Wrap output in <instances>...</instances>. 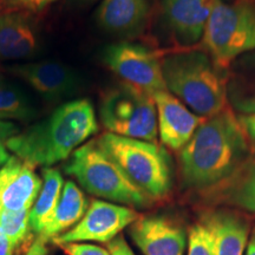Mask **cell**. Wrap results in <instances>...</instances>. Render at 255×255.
I'll return each mask as SVG.
<instances>
[{
    "label": "cell",
    "mask_w": 255,
    "mask_h": 255,
    "mask_svg": "<svg viewBox=\"0 0 255 255\" xmlns=\"http://www.w3.org/2000/svg\"><path fill=\"white\" fill-rule=\"evenodd\" d=\"M28 27H31L30 24L18 12L0 14V59L6 58L11 46Z\"/></svg>",
    "instance_id": "22"
},
{
    "label": "cell",
    "mask_w": 255,
    "mask_h": 255,
    "mask_svg": "<svg viewBox=\"0 0 255 255\" xmlns=\"http://www.w3.org/2000/svg\"><path fill=\"white\" fill-rule=\"evenodd\" d=\"M130 237L144 255H183L187 234L183 226L167 216H139L130 226Z\"/></svg>",
    "instance_id": "10"
},
{
    "label": "cell",
    "mask_w": 255,
    "mask_h": 255,
    "mask_svg": "<svg viewBox=\"0 0 255 255\" xmlns=\"http://www.w3.org/2000/svg\"><path fill=\"white\" fill-rule=\"evenodd\" d=\"M225 0H164V15L178 37L196 41L203 36L214 8Z\"/></svg>",
    "instance_id": "13"
},
{
    "label": "cell",
    "mask_w": 255,
    "mask_h": 255,
    "mask_svg": "<svg viewBox=\"0 0 255 255\" xmlns=\"http://www.w3.org/2000/svg\"><path fill=\"white\" fill-rule=\"evenodd\" d=\"M246 255H255V229L252 232L251 239L250 241H248Z\"/></svg>",
    "instance_id": "34"
},
{
    "label": "cell",
    "mask_w": 255,
    "mask_h": 255,
    "mask_svg": "<svg viewBox=\"0 0 255 255\" xmlns=\"http://www.w3.org/2000/svg\"><path fill=\"white\" fill-rule=\"evenodd\" d=\"M227 180L228 183L222 182L223 199L239 208L255 213V162H246Z\"/></svg>",
    "instance_id": "19"
},
{
    "label": "cell",
    "mask_w": 255,
    "mask_h": 255,
    "mask_svg": "<svg viewBox=\"0 0 255 255\" xmlns=\"http://www.w3.org/2000/svg\"><path fill=\"white\" fill-rule=\"evenodd\" d=\"M88 207V200L81 188L72 181H66L52 218L38 237L46 242L52 241L77 225L84 216Z\"/></svg>",
    "instance_id": "16"
},
{
    "label": "cell",
    "mask_w": 255,
    "mask_h": 255,
    "mask_svg": "<svg viewBox=\"0 0 255 255\" xmlns=\"http://www.w3.org/2000/svg\"><path fill=\"white\" fill-rule=\"evenodd\" d=\"M227 96L235 109L255 114V59L227 82Z\"/></svg>",
    "instance_id": "20"
},
{
    "label": "cell",
    "mask_w": 255,
    "mask_h": 255,
    "mask_svg": "<svg viewBox=\"0 0 255 255\" xmlns=\"http://www.w3.org/2000/svg\"><path fill=\"white\" fill-rule=\"evenodd\" d=\"M46 244L47 242L45 240H43V239L37 235L36 240L32 242L30 247H28L26 255H47Z\"/></svg>",
    "instance_id": "32"
},
{
    "label": "cell",
    "mask_w": 255,
    "mask_h": 255,
    "mask_svg": "<svg viewBox=\"0 0 255 255\" xmlns=\"http://www.w3.org/2000/svg\"><path fill=\"white\" fill-rule=\"evenodd\" d=\"M0 120H1V119H0Z\"/></svg>",
    "instance_id": "35"
},
{
    "label": "cell",
    "mask_w": 255,
    "mask_h": 255,
    "mask_svg": "<svg viewBox=\"0 0 255 255\" xmlns=\"http://www.w3.org/2000/svg\"><path fill=\"white\" fill-rule=\"evenodd\" d=\"M55 1L56 0H0V6L7 12H37Z\"/></svg>",
    "instance_id": "27"
},
{
    "label": "cell",
    "mask_w": 255,
    "mask_h": 255,
    "mask_svg": "<svg viewBox=\"0 0 255 255\" xmlns=\"http://www.w3.org/2000/svg\"><path fill=\"white\" fill-rule=\"evenodd\" d=\"M157 111V128L161 142L171 150H182L203 122L173 94L158 91L152 95Z\"/></svg>",
    "instance_id": "11"
},
{
    "label": "cell",
    "mask_w": 255,
    "mask_h": 255,
    "mask_svg": "<svg viewBox=\"0 0 255 255\" xmlns=\"http://www.w3.org/2000/svg\"><path fill=\"white\" fill-rule=\"evenodd\" d=\"M149 13V0H103L97 21L104 30L127 33L138 28Z\"/></svg>",
    "instance_id": "15"
},
{
    "label": "cell",
    "mask_w": 255,
    "mask_h": 255,
    "mask_svg": "<svg viewBox=\"0 0 255 255\" xmlns=\"http://www.w3.org/2000/svg\"><path fill=\"white\" fill-rule=\"evenodd\" d=\"M64 183L65 182L62 174L57 169H43V186L36 202L30 210V218H28L31 232L39 235L50 222L58 206Z\"/></svg>",
    "instance_id": "18"
},
{
    "label": "cell",
    "mask_w": 255,
    "mask_h": 255,
    "mask_svg": "<svg viewBox=\"0 0 255 255\" xmlns=\"http://www.w3.org/2000/svg\"><path fill=\"white\" fill-rule=\"evenodd\" d=\"M64 170L92 195L136 208L151 205L152 199L139 189L109 156L91 141L71 155Z\"/></svg>",
    "instance_id": "5"
},
{
    "label": "cell",
    "mask_w": 255,
    "mask_h": 255,
    "mask_svg": "<svg viewBox=\"0 0 255 255\" xmlns=\"http://www.w3.org/2000/svg\"><path fill=\"white\" fill-rule=\"evenodd\" d=\"M32 114L33 110L23 94L0 88V119H27Z\"/></svg>",
    "instance_id": "23"
},
{
    "label": "cell",
    "mask_w": 255,
    "mask_h": 255,
    "mask_svg": "<svg viewBox=\"0 0 255 255\" xmlns=\"http://www.w3.org/2000/svg\"><path fill=\"white\" fill-rule=\"evenodd\" d=\"M57 246L65 255H111L109 250L90 242H68Z\"/></svg>",
    "instance_id": "26"
},
{
    "label": "cell",
    "mask_w": 255,
    "mask_h": 255,
    "mask_svg": "<svg viewBox=\"0 0 255 255\" xmlns=\"http://www.w3.org/2000/svg\"><path fill=\"white\" fill-rule=\"evenodd\" d=\"M203 218L214 235L213 255H244L248 245L250 226L231 212H213Z\"/></svg>",
    "instance_id": "14"
},
{
    "label": "cell",
    "mask_w": 255,
    "mask_h": 255,
    "mask_svg": "<svg viewBox=\"0 0 255 255\" xmlns=\"http://www.w3.org/2000/svg\"><path fill=\"white\" fill-rule=\"evenodd\" d=\"M23 163L24 162L17 156H11L7 163L0 169V193L6 187V184L18 174V171L23 167Z\"/></svg>",
    "instance_id": "29"
},
{
    "label": "cell",
    "mask_w": 255,
    "mask_h": 255,
    "mask_svg": "<svg viewBox=\"0 0 255 255\" xmlns=\"http://www.w3.org/2000/svg\"><path fill=\"white\" fill-rule=\"evenodd\" d=\"M14 248L12 247L11 242L6 238V235L0 227V255H13Z\"/></svg>",
    "instance_id": "33"
},
{
    "label": "cell",
    "mask_w": 255,
    "mask_h": 255,
    "mask_svg": "<svg viewBox=\"0 0 255 255\" xmlns=\"http://www.w3.org/2000/svg\"><path fill=\"white\" fill-rule=\"evenodd\" d=\"M247 138L231 110L225 109L203 121L180 154L186 186L201 189L231 177L247 162Z\"/></svg>",
    "instance_id": "1"
},
{
    "label": "cell",
    "mask_w": 255,
    "mask_h": 255,
    "mask_svg": "<svg viewBox=\"0 0 255 255\" xmlns=\"http://www.w3.org/2000/svg\"><path fill=\"white\" fill-rule=\"evenodd\" d=\"M41 186L43 180L37 175L34 165L24 162L18 174L0 193V209L9 212L31 210L39 195Z\"/></svg>",
    "instance_id": "17"
},
{
    "label": "cell",
    "mask_w": 255,
    "mask_h": 255,
    "mask_svg": "<svg viewBox=\"0 0 255 255\" xmlns=\"http://www.w3.org/2000/svg\"><path fill=\"white\" fill-rule=\"evenodd\" d=\"M108 250H109L111 255H135L131 248L128 245L126 239H124V237H121V235L115 238L113 241L108 244Z\"/></svg>",
    "instance_id": "30"
},
{
    "label": "cell",
    "mask_w": 255,
    "mask_h": 255,
    "mask_svg": "<svg viewBox=\"0 0 255 255\" xmlns=\"http://www.w3.org/2000/svg\"><path fill=\"white\" fill-rule=\"evenodd\" d=\"M188 245L189 246L187 255H213L214 235L205 218L201 219L190 228Z\"/></svg>",
    "instance_id": "24"
},
{
    "label": "cell",
    "mask_w": 255,
    "mask_h": 255,
    "mask_svg": "<svg viewBox=\"0 0 255 255\" xmlns=\"http://www.w3.org/2000/svg\"><path fill=\"white\" fill-rule=\"evenodd\" d=\"M13 72L38 94L58 98L75 92L78 78L73 70L57 62H40L15 66Z\"/></svg>",
    "instance_id": "12"
},
{
    "label": "cell",
    "mask_w": 255,
    "mask_h": 255,
    "mask_svg": "<svg viewBox=\"0 0 255 255\" xmlns=\"http://www.w3.org/2000/svg\"><path fill=\"white\" fill-rule=\"evenodd\" d=\"M18 133V128L15 124L6 121H0V169L7 163L11 157L7 148V142L11 137Z\"/></svg>",
    "instance_id": "28"
},
{
    "label": "cell",
    "mask_w": 255,
    "mask_h": 255,
    "mask_svg": "<svg viewBox=\"0 0 255 255\" xmlns=\"http://www.w3.org/2000/svg\"><path fill=\"white\" fill-rule=\"evenodd\" d=\"M104 63L123 83L154 95L168 90L162 63L152 51L131 43L111 45L104 52Z\"/></svg>",
    "instance_id": "8"
},
{
    "label": "cell",
    "mask_w": 255,
    "mask_h": 255,
    "mask_svg": "<svg viewBox=\"0 0 255 255\" xmlns=\"http://www.w3.org/2000/svg\"><path fill=\"white\" fill-rule=\"evenodd\" d=\"M96 143L151 199H161L170 191V159L156 143L111 132L103 133Z\"/></svg>",
    "instance_id": "4"
},
{
    "label": "cell",
    "mask_w": 255,
    "mask_h": 255,
    "mask_svg": "<svg viewBox=\"0 0 255 255\" xmlns=\"http://www.w3.org/2000/svg\"><path fill=\"white\" fill-rule=\"evenodd\" d=\"M227 70L213 62L206 53L181 52L162 62V72L168 90L194 114L210 117L226 109Z\"/></svg>",
    "instance_id": "3"
},
{
    "label": "cell",
    "mask_w": 255,
    "mask_h": 255,
    "mask_svg": "<svg viewBox=\"0 0 255 255\" xmlns=\"http://www.w3.org/2000/svg\"><path fill=\"white\" fill-rule=\"evenodd\" d=\"M37 46L36 36H34L33 31L31 27H28L26 31L21 34V37L15 41L11 49L8 50L7 55L5 59H20L26 58L34 52Z\"/></svg>",
    "instance_id": "25"
},
{
    "label": "cell",
    "mask_w": 255,
    "mask_h": 255,
    "mask_svg": "<svg viewBox=\"0 0 255 255\" xmlns=\"http://www.w3.org/2000/svg\"><path fill=\"white\" fill-rule=\"evenodd\" d=\"M239 122L248 138L255 143V114L242 115L239 117Z\"/></svg>",
    "instance_id": "31"
},
{
    "label": "cell",
    "mask_w": 255,
    "mask_h": 255,
    "mask_svg": "<svg viewBox=\"0 0 255 255\" xmlns=\"http://www.w3.org/2000/svg\"><path fill=\"white\" fill-rule=\"evenodd\" d=\"M138 218V213L130 207L108 201L94 200L89 205L81 221L70 231L53 239L52 242L55 245L68 242L109 244Z\"/></svg>",
    "instance_id": "9"
},
{
    "label": "cell",
    "mask_w": 255,
    "mask_h": 255,
    "mask_svg": "<svg viewBox=\"0 0 255 255\" xmlns=\"http://www.w3.org/2000/svg\"><path fill=\"white\" fill-rule=\"evenodd\" d=\"M30 210L24 212H9V210L0 209V227L11 242L14 251L23 246L26 241L30 228Z\"/></svg>",
    "instance_id": "21"
},
{
    "label": "cell",
    "mask_w": 255,
    "mask_h": 255,
    "mask_svg": "<svg viewBox=\"0 0 255 255\" xmlns=\"http://www.w3.org/2000/svg\"><path fill=\"white\" fill-rule=\"evenodd\" d=\"M100 115L108 132L156 142L157 111L154 97L148 92L123 83L103 95Z\"/></svg>",
    "instance_id": "7"
},
{
    "label": "cell",
    "mask_w": 255,
    "mask_h": 255,
    "mask_svg": "<svg viewBox=\"0 0 255 255\" xmlns=\"http://www.w3.org/2000/svg\"><path fill=\"white\" fill-rule=\"evenodd\" d=\"M98 129L90 101L60 105L49 119L8 139L7 148L21 161L50 168L69 158Z\"/></svg>",
    "instance_id": "2"
},
{
    "label": "cell",
    "mask_w": 255,
    "mask_h": 255,
    "mask_svg": "<svg viewBox=\"0 0 255 255\" xmlns=\"http://www.w3.org/2000/svg\"><path fill=\"white\" fill-rule=\"evenodd\" d=\"M202 37V46L213 62L227 70L239 56L255 49V0L220 2Z\"/></svg>",
    "instance_id": "6"
}]
</instances>
